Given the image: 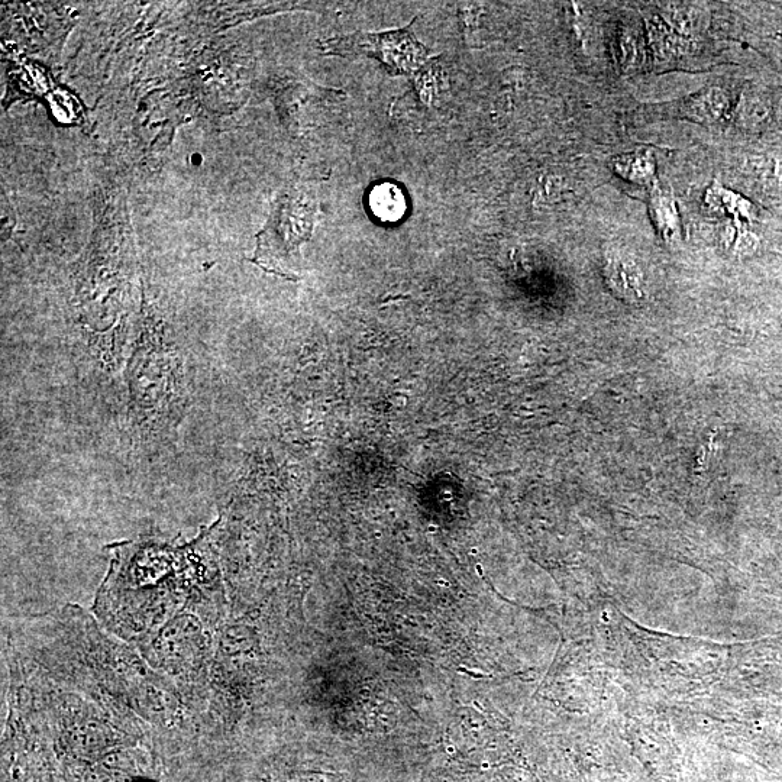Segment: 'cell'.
Returning <instances> with one entry per match:
<instances>
[{
	"label": "cell",
	"mask_w": 782,
	"mask_h": 782,
	"mask_svg": "<svg viewBox=\"0 0 782 782\" xmlns=\"http://www.w3.org/2000/svg\"><path fill=\"white\" fill-rule=\"evenodd\" d=\"M671 24L684 32L696 31L699 27L700 14L694 9L674 8L670 11Z\"/></svg>",
	"instance_id": "8992f818"
},
{
	"label": "cell",
	"mask_w": 782,
	"mask_h": 782,
	"mask_svg": "<svg viewBox=\"0 0 782 782\" xmlns=\"http://www.w3.org/2000/svg\"><path fill=\"white\" fill-rule=\"evenodd\" d=\"M726 106L727 98L725 93L717 89L701 93L700 96L691 100V111H693L694 116L700 119H707V121L720 118L722 113L725 112Z\"/></svg>",
	"instance_id": "3957f363"
},
{
	"label": "cell",
	"mask_w": 782,
	"mask_h": 782,
	"mask_svg": "<svg viewBox=\"0 0 782 782\" xmlns=\"http://www.w3.org/2000/svg\"><path fill=\"white\" fill-rule=\"evenodd\" d=\"M619 170H622L623 176L629 179H635V182H643L649 179L654 173L651 166V160L648 155H635V157L623 158L622 164H617Z\"/></svg>",
	"instance_id": "277c9868"
},
{
	"label": "cell",
	"mask_w": 782,
	"mask_h": 782,
	"mask_svg": "<svg viewBox=\"0 0 782 782\" xmlns=\"http://www.w3.org/2000/svg\"><path fill=\"white\" fill-rule=\"evenodd\" d=\"M368 206L377 221L391 224L406 215V196L397 184H377L368 196Z\"/></svg>",
	"instance_id": "7a4b0ae2"
},
{
	"label": "cell",
	"mask_w": 782,
	"mask_h": 782,
	"mask_svg": "<svg viewBox=\"0 0 782 782\" xmlns=\"http://www.w3.org/2000/svg\"><path fill=\"white\" fill-rule=\"evenodd\" d=\"M413 24L415 21L409 27L396 31L376 34L357 32L347 37L334 38L326 42L325 51L339 56L374 58L386 67L391 76L409 74L425 64L429 57L428 48L420 44L413 34Z\"/></svg>",
	"instance_id": "6da1fadb"
},
{
	"label": "cell",
	"mask_w": 782,
	"mask_h": 782,
	"mask_svg": "<svg viewBox=\"0 0 782 782\" xmlns=\"http://www.w3.org/2000/svg\"><path fill=\"white\" fill-rule=\"evenodd\" d=\"M768 108L764 100L758 98L745 99L742 108L739 109V119L743 124L755 126L762 124L767 119Z\"/></svg>",
	"instance_id": "5b68a950"
}]
</instances>
